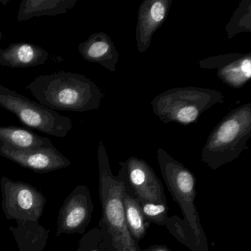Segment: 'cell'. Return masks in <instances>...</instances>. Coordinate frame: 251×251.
<instances>
[{
  "label": "cell",
  "mask_w": 251,
  "mask_h": 251,
  "mask_svg": "<svg viewBox=\"0 0 251 251\" xmlns=\"http://www.w3.org/2000/svg\"><path fill=\"white\" fill-rule=\"evenodd\" d=\"M39 104L53 111L86 112L98 109L105 94L86 76L58 72L36 77L26 86Z\"/></svg>",
  "instance_id": "obj_1"
},
{
  "label": "cell",
  "mask_w": 251,
  "mask_h": 251,
  "mask_svg": "<svg viewBox=\"0 0 251 251\" xmlns=\"http://www.w3.org/2000/svg\"><path fill=\"white\" fill-rule=\"evenodd\" d=\"M99 192L102 216L99 225L105 227L117 251H141L129 232L123 202L124 184L114 176L110 167L105 145L100 142L98 150Z\"/></svg>",
  "instance_id": "obj_2"
},
{
  "label": "cell",
  "mask_w": 251,
  "mask_h": 251,
  "mask_svg": "<svg viewBox=\"0 0 251 251\" xmlns=\"http://www.w3.org/2000/svg\"><path fill=\"white\" fill-rule=\"evenodd\" d=\"M251 136V103H247L232 110L214 127L202 148L201 161L217 170L248 149Z\"/></svg>",
  "instance_id": "obj_3"
},
{
  "label": "cell",
  "mask_w": 251,
  "mask_h": 251,
  "mask_svg": "<svg viewBox=\"0 0 251 251\" xmlns=\"http://www.w3.org/2000/svg\"><path fill=\"white\" fill-rule=\"evenodd\" d=\"M225 97L220 91L205 88H173L157 95L151 101L154 114L163 123L188 126L215 104L223 103Z\"/></svg>",
  "instance_id": "obj_4"
},
{
  "label": "cell",
  "mask_w": 251,
  "mask_h": 251,
  "mask_svg": "<svg viewBox=\"0 0 251 251\" xmlns=\"http://www.w3.org/2000/svg\"><path fill=\"white\" fill-rule=\"evenodd\" d=\"M157 159L166 185L183 214V223L189 227L200 245L209 251L206 237L195 205V177L190 170L159 148Z\"/></svg>",
  "instance_id": "obj_5"
},
{
  "label": "cell",
  "mask_w": 251,
  "mask_h": 251,
  "mask_svg": "<svg viewBox=\"0 0 251 251\" xmlns=\"http://www.w3.org/2000/svg\"><path fill=\"white\" fill-rule=\"evenodd\" d=\"M0 106L15 114L23 126L50 136L64 138L73 120L0 84Z\"/></svg>",
  "instance_id": "obj_6"
},
{
  "label": "cell",
  "mask_w": 251,
  "mask_h": 251,
  "mask_svg": "<svg viewBox=\"0 0 251 251\" xmlns=\"http://www.w3.org/2000/svg\"><path fill=\"white\" fill-rule=\"evenodd\" d=\"M2 211L7 220L39 221L47 200L45 195L29 183L14 181L2 176L0 180Z\"/></svg>",
  "instance_id": "obj_7"
},
{
  "label": "cell",
  "mask_w": 251,
  "mask_h": 251,
  "mask_svg": "<svg viewBox=\"0 0 251 251\" xmlns=\"http://www.w3.org/2000/svg\"><path fill=\"white\" fill-rule=\"evenodd\" d=\"M120 164L121 169L118 176L123 182L125 189L140 204L152 202L167 205L162 183L146 161L131 156Z\"/></svg>",
  "instance_id": "obj_8"
},
{
  "label": "cell",
  "mask_w": 251,
  "mask_h": 251,
  "mask_svg": "<svg viewBox=\"0 0 251 251\" xmlns=\"http://www.w3.org/2000/svg\"><path fill=\"white\" fill-rule=\"evenodd\" d=\"M94 205L89 188L78 185L66 198L57 219L56 236L85 233L92 220Z\"/></svg>",
  "instance_id": "obj_9"
},
{
  "label": "cell",
  "mask_w": 251,
  "mask_h": 251,
  "mask_svg": "<svg viewBox=\"0 0 251 251\" xmlns=\"http://www.w3.org/2000/svg\"><path fill=\"white\" fill-rule=\"evenodd\" d=\"M198 66L217 70L218 78L232 89L243 87L251 78V52L226 53L201 60Z\"/></svg>",
  "instance_id": "obj_10"
},
{
  "label": "cell",
  "mask_w": 251,
  "mask_h": 251,
  "mask_svg": "<svg viewBox=\"0 0 251 251\" xmlns=\"http://www.w3.org/2000/svg\"><path fill=\"white\" fill-rule=\"evenodd\" d=\"M0 155L39 173L61 170L71 164L70 160L54 146L35 151H20L0 142Z\"/></svg>",
  "instance_id": "obj_11"
},
{
  "label": "cell",
  "mask_w": 251,
  "mask_h": 251,
  "mask_svg": "<svg viewBox=\"0 0 251 251\" xmlns=\"http://www.w3.org/2000/svg\"><path fill=\"white\" fill-rule=\"evenodd\" d=\"M173 0H144L138 11L136 39L139 53L146 52L152 36L164 25L170 12Z\"/></svg>",
  "instance_id": "obj_12"
},
{
  "label": "cell",
  "mask_w": 251,
  "mask_h": 251,
  "mask_svg": "<svg viewBox=\"0 0 251 251\" xmlns=\"http://www.w3.org/2000/svg\"><path fill=\"white\" fill-rule=\"evenodd\" d=\"M78 51L86 61L100 64L108 71H116L120 54L106 33L100 32L91 35L79 45Z\"/></svg>",
  "instance_id": "obj_13"
},
{
  "label": "cell",
  "mask_w": 251,
  "mask_h": 251,
  "mask_svg": "<svg viewBox=\"0 0 251 251\" xmlns=\"http://www.w3.org/2000/svg\"><path fill=\"white\" fill-rule=\"evenodd\" d=\"M49 53L44 48L27 42L10 44L6 49L0 48V65L11 68H28L42 65Z\"/></svg>",
  "instance_id": "obj_14"
},
{
  "label": "cell",
  "mask_w": 251,
  "mask_h": 251,
  "mask_svg": "<svg viewBox=\"0 0 251 251\" xmlns=\"http://www.w3.org/2000/svg\"><path fill=\"white\" fill-rule=\"evenodd\" d=\"M39 221H17L16 227L9 230L20 251H43L49 240L50 229L41 226Z\"/></svg>",
  "instance_id": "obj_15"
},
{
  "label": "cell",
  "mask_w": 251,
  "mask_h": 251,
  "mask_svg": "<svg viewBox=\"0 0 251 251\" xmlns=\"http://www.w3.org/2000/svg\"><path fill=\"white\" fill-rule=\"evenodd\" d=\"M0 142L20 151H35L53 147L49 138L42 137L28 129L14 126H0Z\"/></svg>",
  "instance_id": "obj_16"
},
{
  "label": "cell",
  "mask_w": 251,
  "mask_h": 251,
  "mask_svg": "<svg viewBox=\"0 0 251 251\" xmlns=\"http://www.w3.org/2000/svg\"><path fill=\"white\" fill-rule=\"evenodd\" d=\"M77 0H23L19 8L17 21H27L35 17L66 14L74 8Z\"/></svg>",
  "instance_id": "obj_17"
},
{
  "label": "cell",
  "mask_w": 251,
  "mask_h": 251,
  "mask_svg": "<svg viewBox=\"0 0 251 251\" xmlns=\"http://www.w3.org/2000/svg\"><path fill=\"white\" fill-rule=\"evenodd\" d=\"M125 216L129 232L136 242L145 236L151 223L145 220L142 214L140 202L125 189L123 193Z\"/></svg>",
  "instance_id": "obj_18"
},
{
  "label": "cell",
  "mask_w": 251,
  "mask_h": 251,
  "mask_svg": "<svg viewBox=\"0 0 251 251\" xmlns=\"http://www.w3.org/2000/svg\"><path fill=\"white\" fill-rule=\"evenodd\" d=\"M77 251H117L105 227L99 225L85 233L79 241Z\"/></svg>",
  "instance_id": "obj_19"
},
{
  "label": "cell",
  "mask_w": 251,
  "mask_h": 251,
  "mask_svg": "<svg viewBox=\"0 0 251 251\" xmlns=\"http://www.w3.org/2000/svg\"><path fill=\"white\" fill-rule=\"evenodd\" d=\"M225 30L229 40L239 33H251V0L241 1Z\"/></svg>",
  "instance_id": "obj_20"
},
{
  "label": "cell",
  "mask_w": 251,
  "mask_h": 251,
  "mask_svg": "<svg viewBox=\"0 0 251 251\" xmlns=\"http://www.w3.org/2000/svg\"><path fill=\"white\" fill-rule=\"evenodd\" d=\"M165 226L177 240L187 246L191 251H208L200 245L192 230L183 223V220H180L177 216L169 217Z\"/></svg>",
  "instance_id": "obj_21"
},
{
  "label": "cell",
  "mask_w": 251,
  "mask_h": 251,
  "mask_svg": "<svg viewBox=\"0 0 251 251\" xmlns=\"http://www.w3.org/2000/svg\"><path fill=\"white\" fill-rule=\"evenodd\" d=\"M140 205L145 220L158 226H166L169 219L167 205L152 202H144Z\"/></svg>",
  "instance_id": "obj_22"
},
{
  "label": "cell",
  "mask_w": 251,
  "mask_h": 251,
  "mask_svg": "<svg viewBox=\"0 0 251 251\" xmlns=\"http://www.w3.org/2000/svg\"><path fill=\"white\" fill-rule=\"evenodd\" d=\"M141 251H170V249L165 246L162 245H154V246L150 247L145 250H141Z\"/></svg>",
  "instance_id": "obj_23"
},
{
  "label": "cell",
  "mask_w": 251,
  "mask_h": 251,
  "mask_svg": "<svg viewBox=\"0 0 251 251\" xmlns=\"http://www.w3.org/2000/svg\"><path fill=\"white\" fill-rule=\"evenodd\" d=\"M2 32H1V30H0V40L2 39Z\"/></svg>",
  "instance_id": "obj_24"
}]
</instances>
